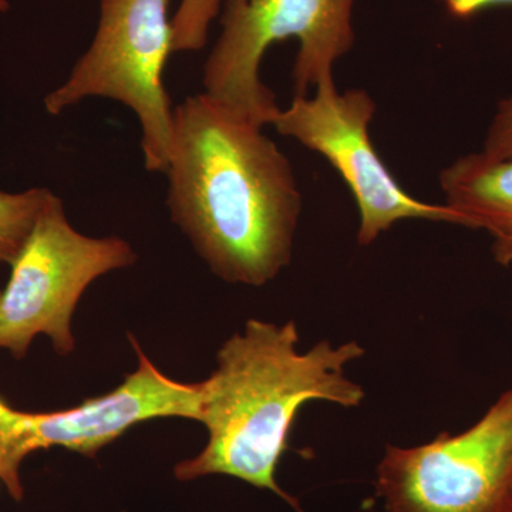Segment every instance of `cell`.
<instances>
[{"label":"cell","instance_id":"cell-1","mask_svg":"<svg viewBox=\"0 0 512 512\" xmlns=\"http://www.w3.org/2000/svg\"><path fill=\"white\" fill-rule=\"evenodd\" d=\"M165 175L171 220L212 274L264 286L292 259L302 195L264 126L208 94L175 107Z\"/></svg>","mask_w":512,"mask_h":512},{"label":"cell","instance_id":"cell-2","mask_svg":"<svg viewBox=\"0 0 512 512\" xmlns=\"http://www.w3.org/2000/svg\"><path fill=\"white\" fill-rule=\"evenodd\" d=\"M295 322L279 326L249 319L217 355V369L201 382V419L208 443L198 456L174 467L178 481L222 474L278 495L298 512V500L282 490L276 468L288 447L296 414L308 402L356 407L362 386L346 366L365 355L356 342L328 340L299 352Z\"/></svg>","mask_w":512,"mask_h":512},{"label":"cell","instance_id":"cell-3","mask_svg":"<svg viewBox=\"0 0 512 512\" xmlns=\"http://www.w3.org/2000/svg\"><path fill=\"white\" fill-rule=\"evenodd\" d=\"M356 0H224L222 32L204 64V93L241 111L262 126L279 110L261 80L262 59L275 43L299 42L293 93L332 79L333 66L355 45Z\"/></svg>","mask_w":512,"mask_h":512},{"label":"cell","instance_id":"cell-4","mask_svg":"<svg viewBox=\"0 0 512 512\" xmlns=\"http://www.w3.org/2000/svg\"><path fill=\"white\" fill-rule=\"evenodd\" d=\"M170 0H100L92 45L74 64L66 82L45 97L52 116L89 97L119 101L141 126L144 167L165 173L173 140L174 109L163 72L173 55Z\"/></svg>","mask_w":512,"mask_h":512},{"label":"cell","instance_id":"cell-5","mask_svg":"<svg viewBox=\"0 0 512 512\" xmlns=\"http://www.w3.org/2000/svg\"><path fill=\"white\" fill-rule=\"evenodd\" d=\"M136 261L124 239L76 231L63 201L52 192L10 265L12 274L0 296V350L20 360L36 336L46 335L57 355L69 356L73 313L84 291L100 276Z\"/></svg>","mask_w":512,"mask_h":512},{"label":"cell","instance_id":"cell-6","mask_svg":"<svg viewBox=\"0 0 512 512\" xmlns=\"http://www.w3.org/2000/svg\"><path fill=\"white\" fill-rule=\"evenodd\" d=\"M365 512H512V389L463 433L387 444Z\"/></svg>","mask_w":512,"mask_h":512},{"label":"cell","instance_id":"cell-7","mask_svg":"<svg viewBox=\"0 0 512 512\" xmlns=\"http://www.w3.org/2000/svg\"><path fill=\"white\" fill-rule=\"evenodd\" d=\"M376 103L365 90L339 93L335 80L316 86L313 97L293 96L286 109H279L271 126L285 137L326 158L348 184L359 208L360 245L375 242L396 222L427 220L466 227L456 211L444 205L416 200L404 191L377 154L369 127Z\"/></svg>","mask_w":512,"mask_h":512},{"label":"cell","instance_id":"cell-8","mask_svg":"<svg viewBox=\"0 0 512 512\" xmlns=\"http://www.w3.org/2000/svg\"><path fill=\"white\" fill-rule=\"evenodd\" d=\"M138 367L110 393L84 400L72 409L26 413L0 399V481L10 497H25L20 467L29 454L63 447L84 457L119 439L130 427L158 417L201 419V383H180L153 365L137 340Z\"/></svg>","mask_w":512,"mask_h":512},{"label":"cell","instance_id":"cell-9","mask_svg":"<svg viewBox=\"0 0 512 512\" xmlns=\"http://www.w3.org/2000/svg\"><path fill=\"white\" fill-rule=\"evenodd\" d=\"M440 185L447 207L466 228L485 229L493 237L495 261L512 264V158L467 154L441 171Z\"/></svg>","mask_w":512,"mask_h":512},{"label":"cell","instance_id":"cell-10","mask_svg":"<svg viewBox=\"0 0 512 512\" xmlns=\"http://www.w3.org/2000/svg\"><path fill=\"white\" fill-rule=\"evenodd\" d=\"M50 195L47 188L0 191V264L12 265L18 258Z\"/></svg>","mask_w":512,"mask_h":512},{"label":"cell","instance_id":"cell-11","mask_svg":"<svg viewBox=\"0 0 512 512\" xmlns=\"http://www.w3.org/2000/svg\"><path fill=\"white\" fill-rule=\"evenodd\" d=\"M222 5L224 0H181L173 16V52L202 49Z\"/></svg>","mask_w":512,"mask_h":512},{"label":"cell","instance_id":"cell-12","mask_svg":"<svg viewBox=\"0 0 512 512\" xmlns=\"http://www.w3.org/2000/svg\"><path fill=\"white\" fill-rule=\"evenodd\" d=\"M481 153L494 160L512 158V96L498 103Z\"/></svg>","mask_w":512,"mask_h":512},{"label":"cell","instance_id":"cell-13","mask_svg":"<svg viewBox=\"0 0 512 512\" xmlns=\"http://www.w3.org/2000/svg\"><path fill=\"white\" fill-rule=\"evenodd\" d=\"M443 3L453 18L466 20L494 6L512 5V0H443Z\"/></svg>","mask_w":512,"mask_h":512},{"label":"cell","instance_id":"cell-14","mask_svg":"<svg viewBox=\"0 0 512 512\" xmlns=\"http://www.w3.org/2000/svg\"><path fill=\"white\" fill-rule=\"evenodd\" d=\"M10 5L8 0H0V13L8 12Z\"/></svg>","mask_w":512,"mask_h":512},{"label":"cell","instance_id":"cell-15","mask_svg":"<svg viewBox=\"0 0 512 512\" xmlns=\"http://www.w3.org/2000/svg\"><path fill=\"white\" fill-rule=\"evenodd\" d=\"M0 296H2V291H0Z\"/></svg>","mask_w":512,"mask_h":512}]
</instances>
